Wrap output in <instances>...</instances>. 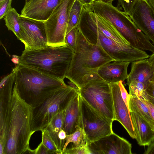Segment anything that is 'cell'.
Listing matches in <instances>:
<instances>
[{"mask_svg":"<svg viewBox=\"0 0 154 154\" xmlns=\"http://www.w3.org/2000/svg\"><path fill=\"white\" fill-rule=\"evenodd\" d=\"M131 119L137 143L148 146L154 140V130L148 123L137 113L130 111Z\"/></svg>","mask_w":154,"mask_h":154,"instance_id":"17","label":"cell"},{"mask_svg":"<svg viewBox=\"0 0 154 154\" xmlns=\"http://www.w3.org/2000/svg\"><path fill=\"white\" fill-rule=\"evenodd\" d=\"M11 60L16 65H18L20 60V56L15 55H13L12 56Z\"/></svg>","mask_w":154,"mask_h":154,"instance_id":"39","label":"cell"},{"mask_svg":"<svg viewBox=\"0 0 154 154\" xmlns=\"http://www.w3.org/2000/svg\"><path fill=\"white\" fill-rule=\"evenodd\" d=\"M130 63L117 61L109 62L100 67L97 74L102 79L108 83L123 82L127 79L128 68Z\"/></svg>","mask_w":154,"mask_h":154,"instance_id":"15","label":"cell"},{"mask_svg":"<svg viewBox=\"0 0 154 154\" xmlns=\"http://www.w3.org/2000/svg\"><path fill=\"white\" fill-rule=\"evenodd\" d=\"M154 45V9L147 0H138L129 15Z\"/></svg>","mask_w":154,"mask_h":154,"instance_id":"12","label":"cell"},{"mask_svg":"<svg viewBox=\"0 0 154 154\" xmlns=\"http://www.w3.org/2000/svg\"><path fill=\"white\" fill-rule=\"evenodd\" d=\"M84 7H89L93 3L94 0H78Z\"/></svg>","mask_w":154,"mask_h":154,"instance_id":"38","label":"cell"},{"mask_svg":"<svg viewBox=\"0 0 154 154\" xmlns=\"http://www.w3.org/2000/svg\"><path fill=\"white\" fill-rule=\"evenodd\" d=\"M20 16L16 9L11 7L3 18L8 30L12 31L23 43L25 35L19 22Z\"/></svg>","mask_w":154,"mask_h":154,"instance_id":"22","label":"cell"},{"mask_svg":"<svg viewBox=\"0 0 154 154\" xmlns=\"http://www.w3.org/2000/svg\"><path fill=\"white\" fill-rule=\"evenodd\" d=\"M114 61L100 45L89 42L78 29L76 49L65 78L79 89L89 78L98 76L100 67Z\"/></svg>","mask_w":154,"mask_h":154,"instance_id":"3","label":"cell"},{"mask_svg":"<svg viewBox=\"0 0 154 154\" xmlns=\"http://www.w3.org/2000/svg\"><path fill=\"white\" fill-rule=\"evenodd\" d=\"M78 30L77 26L74 27L66 35L65 38L66 45L72 50L74 52L77 45Z\"/></svg>","mask_w":154,"mask_h":154,"instance_id":"27","label":"cell"},{"mask_svg":"<svg viewBox=\"0 0 154 154\" xmlns=\"http://www.w3.org/2000/svg\"><path fill=\"white\" fill-rule=\"evenodd\" d=\"M128 85L130 96L137 97L142 100H145L146 88L143 84L136 81H133Z\"/></svg>","mask_w":154,"mask_h":154,"instance_id":"26","label":"cell"},{"mask_svg":"<svg viewBox=\"0 0 154 154\" xmlns=\"http://www.w3.org/2000/svg\"><path fill=\"white\" fill-rule=\"evenodd\" d=\"M138 0H118L120 7L122 8L124 12L129 16Z\"/></svg>","mask_w":154,"mask_h":154,"instance_id":"30","label":"cell"},{"mask_svg":"<svg viewBox=\"0 0 154 154\" xmlns=\"http://www.w3.org/2000/svg\"><path fill=\"white\" fill-rule=\"evenodd\" d=\"M94 1H99V0H94Z\"/></svg>","mask_w":154,"mask_h":154,"instance_id":"45","label":"cell"},{"mask_svg":"<svg viewBox=\"0 0 154 154\" xmlns=\"http://www.w3.org/2000/svg\"><path fill=\"white\" fill-rule=\"evenodd\" d=\"M142 100L148 106L154 123V105L147 100Z\"/></svg>","mask_w":154,"mask_h":154,"instance_id":"35","label":"cell"},{"mask_svg":"<svg viewBox=\"0 0 154 154\" xmlns=\"http://www.w3.org/2000/svg\"><path fill=\"white\" fill-rule=\"evenodd\" d=\"M15 71L13 69L4 77L0 83V107L6 108L9 106L12 97L15 79Z\"/></svg>","mask_w":154,"mask_h":154,"instance_id":"20","label":"cell"},{"mask_svg":"<svg viewBox=\"0 0 154 154\" xmlns=\"http://www.w3.org/2000/svg\"><path fill=\"white\" fill-rule=\"evenodd\" d=\"M79 93L78 88L67 85L54 92L37 106L31 107V124L33 133L44 129L53 117L64 111Z\"/></svg>","mask_w":154,"mask_h":154,"instance_id":"6","label":"cell"},{"mask_svg":"<svg viewBox=\"0 0 154 154\" xmlns=\"http://www.w3.org/2000/svg\"><path fill=\"white\" fill-rule=\"evenodd\" d=\"M74 53L73 50L66 45L24 50L20 56L19 64L64 80Z\"/></svg>","mask_w":154,"mask_h":154,"instance_id":"5","label":"cell"},{"mask_svg":"<svg viewBox=\"0 0 154 154\" xmlns=\"http://www.w3.org/2000/svg\"><path fill=\"white\" fill-rule=\"evenodd\" d=\"M109 84L112 97L115 120L123 126L132 138L135 139L130 112L121 96L119 82Z\"/></svg>","mask_w":154,"mask_h":154,"instance_id":"13","label":"cell"},{"mask_svg":"<svg viewBox=\"0 0 154 154\" xmlns=\"http://www.w3.org/2000/svg\"><path fill=\"white\" fill-rule=\"evenodd\" d=\"M145 100L154 105V81H150L146 88Z\"/></svg>","mask_w":154,"mask_h":154,"instance_id":"31","label":"cell"},{"mask_svg":"<svg viewBox=\"0 0 154 154\" xmlns=\"http://www.w3.org/2000/svg\"><path fill=\"white\" fill-rule=\"evenodd\" d=\"M64 111L58 113L53 117L44 129L48 133L55 143L58 150V154H62L64 145L59 139L58 135L63 129Z\"/></svg>","mask_w":154,"mask_h":154,"instance_id":"19","label":"cell"},{"mask_svg":"<svg viewBox=\"0 0 154 154\" xmlns=\"http://www.w3.org/2000/svg\"><path fill=\"white\" fill-rule=\"evenodd\" d=\"M83 7L78 0H75L70 11L66 35L78 26Z\"/></svg>","mask_w":154,"mask_h":154,"instance_id":"25","label":"cell"},{"mask_svg":"<svg viewBox=\"0 0 154 154\" xmlns=\"http://www.w3.org/2000/svg\"><path fill=\"white\" fill-rule=\"evenodd\" d=\"M154 9V0H147Z\"/></svg>","mask_w":154,"mask_h":154,"instance_id":"42","label":"cell"},{"mask_svg":"<svg viewBox=\"0 0 154 154\" xmlns=\"http://www.w3.org/2000/svg\"><path fill=\"white\" fill-rule=\"evenodd\" d=\"M79 126L84 131L88 143L113 132L112 122L109 120L79 97Z\"/></svg>","mask_w":154,"mask_h":154,"instance_id":"8","label":"cell"},{"mask_svg":"<svg viewBox=\"0 0 154 154\" xmlns=\"http://www.w3.org/2000/svg\"><path fill=\"white\" fill-rule=\"evenodd\" d=\"M75 0H62L45 21L48 45L59 47L66 45V35L70 10Z\"/></svg>","mask_w":154,"mask_h":154,"instance_id":"9","label":"cell"},{"mask_svg":"<svg viewBox=\"0 0 154 154\" xmlns=\"http://www.w3.org/2000/svg\"><path fill=\"white\" fill-rule=\"evenodd\" d=\"M12 0H5L0 2V19H2L8 13L11 7Z\"/></svg>","mask_w":154,"mask_h":154,"instance_id":"32","label":"cell"},{"mask_svg":"<svg viewBox=\"0 0 154 154\" xmlns=\"http://www.w3.org/2000/svg\"><path fill=\"white\" fill-rule=\"evenodd\" d=\"M62 154H91V153L86 143L82 146L66 148Z\"/></svg>","mask_w":154,"mask_h":154,"instance_id":"29","label":"cell"},{"mask_svg":"<svg viewBox=\"0 0 154 154\" xmlns=\"http://www.w3.org/2000/svg\"><path fill=\"white\" fill-rule=\"evenodd\" d=\"M70 143H73L72 147L82 146L87 143V140L85 132L79 126L77 127L74 132L69 134L67 135L62 153Z\"/></svg>","mask_w":154,"mask_h":154,"instance_id":"24","label":"cell"},{"mask_svg":"<svg viewBox=\"0 0 154 154\" xmlns=\"http://www.w3.org/2000/svg\"><path fill=\"white\" fill-rule=\"evenodd\" d=\"M148 59L150 62L154 65V52L150 56Z\"/></svg>","mask_w":154,"mask_h":154,"instance_id":"40","label":"cell"},{"mask_svg":"<svg viewBox=\"0 0 154 154\" xmlns=\"http://www.w3.org/2000/svg\"><path fill=\"white\" fill-rule=\"evenodd\" d=\"M114 0H99V1H100L106 3H112V2Z\"/></svg>","mask_w":154,"mask_h":154,"instance_id":"41","label":"cell"},{"mask_svg":"<svg viewBox=\"0 0 154 154\" xmlns=\"http://www.w3.org/2000/svg\"><path fill=\"white\" fill-rule=\"evenodd\" d=\"M87 143L91 154H132L131 144L114 132Z\"/></svg>","mask_w":154,"mask_h":154,"instance_id":"11","label":"cell"},{"mask_svg":"<svg viewBox=\"0 0 154 154\" xmlns=\"http://www.w3.org/2000/svg\"><path fill=\"white\" fill-rule=\"evenodd\" d=\"M127 80L128 84L133 81L140 82L146 88L150 81H154V65L148 58L132 62L131 70L128 74Z\"/></svg>","mask_w":154,"mask_h":154,"instance_id":"16","label":"cell"},{"mask_svg":"<svg viewBox=\"0 0 154 154\" xmlns=\"http://www.w3.org/2000/svg\"><path fill=\"white\" fill-rule=\"evenodd\" d=\"M67 135L65 131L63 129L61 130L59 134V138L64 145L65 143Z\"/></svg>","mask_w":154,"mask_h":154,"instance_id":"37","label":"cell"},{"mask_svg":"<svg viewBox=\"0 0 154 154\" xmlns=\"http://www.w3.org/2000/svg\"><path fill=\"white\" fill-rule=\"evenodd\" d=\"M31 0H25V4L28 3Z\"/></svg>","mask_w":154,"mask_h":154,"instance_id":"43","label":"cell"},{"mask_svg":"<svg viewBox=\"0 0 154 154\" xmlns=\"http://www.w3.org/2000/svg\"><path fill=\"white\" fill-rule=\"evenodd\" d=\"M13 69L15 75L13 90L31 107L37 106L55 91L67 86L64 80L27 66L18 64Z\"/></svg>","mask_w":154,"mask_h":154,"instance_id":"2","label":"cell"},{"mask_svg":"<svg viewBox=\"0 0 154 154\" xmlns=\"http://www.w3.org/2000/svg\"><path fill=\"white\" fill-rule=\"evenodd\" d=\"M95 18L97 27L105 35L117 42L130 44L110 23L96 15Z\"/></svg>","mask_w":154,"mask_h":154,"instance_id":"21","label":"cell"},{"mask_svg":"<svg viewBox=\"0 0 154 154\" xmlns=\"http://www.w3.org/2000/svg\"><path fill=\"white\" fill-rule=\"evenodd\" d=\"M5 0H0V2H2L3 1H4Z\"/></svg>","mask_w":154,"mask_h":154,"instance_id":"44","label":"cell"},{"mask_svg":"<svg viewBox=\"0 0 154 154\" xmlns=\"http://www.w3.org/2000/svg\"><path fill=\"white\" fill-rule=\"evenodd\" d=\"M119 84L122 98L129 110V101L130 95L128 93L127 90L124 86L122 81H120L119 82Z\"/></svg>","mask_w":154,"mask_h":154,"instance_id":"33","label":"cell"},{"mask_svg":"<svg viewBox=\"0 0 154 154\" xmlns=\"http://www.w3.org/2000/svg\"><path fill=\"white\" fill-rule=\"evenodd\" d=\"M77 26L89 42L100 45L114 61L131 63L150 56L144 50L117 42L105 35L97 27L95 14L88 8L83 7Z\"/></svg>","mask_w":154,"mask_h":154,"instance_id":"4","label":"cell"},{"mask_svg":"<svg viewBox=\"0 0 154 154\" xmlns=\"http://www.w3.org/2000/svg\"><path fill=\"white\" fill-rule=\"evenodd\" d=\"M79 94L90 106L102 116L115 120L112 97L109 83L99 76L89 78L79 89Z\"/></svg>","mask_w":154,"mask_h":154,"instance_id":"7","label":"cell"},{"mask_svg":"<svg viewBox=\"0 0 154 154\" xmlns=\"http://www.w3.org/2000/svg\"><path fill=\"white\" fill-rule=\"evenodd\" d=\"M42 142L45 146L55 154H58L57 146L48 132L44 129L42 131Z\"/></svg>","mask_w":154,"mask_h":154,"instance_id":"28","label":"cell"},{"mask_svg":"<svg viewBox=\"0 0 154 154\" xmlns=\"http://www.w3.org/2000/svg\"><path fill=\"white\" fill-rule=\"evenodd\" d=\"M19 20L25 36L23 43L25 50L47 47L48 40L44 21L20 16Z\"/></svg>","mask_w":154,"mask_h":154,"instance_id":"10","label":"cell"},{"mask_svg":"<svg viewBox=\"0 0 154 154\" xmlns=\"http://www.w3.org/2000/svg\"><path fill=\"white\" fill-rule=\"evenodd\" d=\"M144 154H154V140L147 146Z\"/></svg>","mask_w":154,"mask_h":154,"instance_id":"36","label":"cell"},{"mask_svg":"<svg viewBox=\"0 0 154 154\" xmlns=\"http://www.w3.org/2000/svg\"><path fill=\"white\" fill-rule=\"evenodd\" d=\"M79 94L71 100L64 110L63 129L67 135L74 132L79 126Z\"/></svg>","mask_w":154,"mask_h":154,"instance_id":"18","label":"cell"},{"mask_svg":"<svg viewBox=\"0 0 154 154\" xmlns=\"http://www.w3.org/2000/svg\"><path fill=\"white\" fill-rule=\"evenodd\" d=\"M129 111L134 112L145 119L154 130V123L149 109L146 103L141 99L130 96Z\"/></svg>","mask_w":154,"mask_h":154,"instance_id":"23","label":"cell"},{"mask_svg":"<svg viewBox=\"0 0 154 154\" xmlns=\"http://www.w3.org/2000/svg\"><path fill=\"white\" fill-rule=\"evenodd\" d=\"M31 107L13 90L6 116L0 119V127L6 128L4 154H24L30 149L32 132Z\"/></svg>","mask_w":154,"mask_h":154,"instance_id":"1","label":"cell"},{"mask_svg":"<svg viewBox=\"0 0 154 154\" xmlns=\"http://www.w3.org/2000/svg\"><path fill=\"white\" fill-rule=\"evenodd\" d=\"M34 150L35 154H55L54 152L50 150L46 147L42 142L39 144Z\"/></svg>","mask_w":154,"mask_h":154,"instance_id":"34","label":"cell"},{"mask_svg":"<svg viewBox=\"0 0 154 154\" xmlns=\"http://www.w3.org/2000/svg\"><path fill=\"white\" fill-rule=\"evenodd\" d=\"M62 0H31L25 4L20 16L42 21L49 17Z\"/></svg>","mask_w":154,"mask_h":154,"instance_id":"14","label":"cell"}]
</instances>
